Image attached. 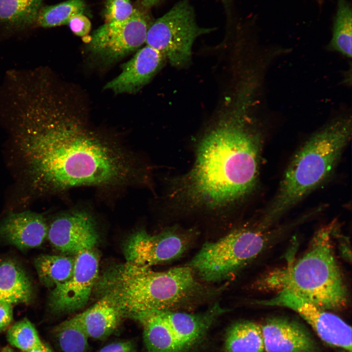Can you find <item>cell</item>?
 Returning <instances> with one entry per match:
<instances>
[{
  "instance_id": "cell-1",
  "label": "cell",
  "mask_w": 352,
  "mask_h": 352,
  "mask_svg": "<svg viewBox=\"0 0 352 352\" xmlns=\"http://www.w3.org/2000/svg\"><path fill=\"white\" fill-rule=\"evenodd\" d=\"M18 133L17 146L37 189L112 186L132 176L125 152L73 121H38Z\"/></svg>"
},
{
  "instance_id": "cell-2",
  "label": "cell",
  "mask_w": 352,
  "mask_h": 352,
  "mask_svg": "<svg viewBox=\"0 0 352 352\" xmlns=\"http://www.w3.org/2000/svg\"><path fill=\"white\" fill-rule=\"evenodd\" d=\"M243 119L221 120L198 145L191 170L174 186V196L192 207L214 210L249 195L258 176L261 140Z\"/></svg>"
},
{
  "instance_id": "cell-3",
  "label": "cell",
  "mask_w": 352,
  "mask_h": 352,
  "mask_svg": "<svg viewBox=\"0 0 352 352\" xmlns=\"http://www.w3.org/2000/svg\"><path fill=\"white\" fill-rule=\"evenodd\" d=\"M100 296L110 298L124 317L173 309L198 301L207 293L188 266L163 271L127 262L110 267L95 285Z\"/></svg>"
},
{
  "instance_id": "cell-4",
  "label": "cell",
  "mask_w": 352,
  "mask_h": 352,
  "mask_svg": "<svg viewBox=\"0 0 352 352\" xmlns=\"http://www.w3.org/2000/svg\"><path fill=\"white\" fill-rule=\"evenodd\" d=\"M334 228L332 224L317 231L301 257L263 275L256 282L257 288L289 291L326 310L344 308L348 292L334 255Z\"/></svg>"
},
{
  "instance_id": "cell-5",
  "label": "cell",
  "mask_w": 352,
  "mask_h": 352,
  "mask_svg": "<svg viewBox=\"0 0 352 352\" xmlns=\"http://www.w3.org/2000/svg\"><path fill=\"white\" fill-rule=\"evenodd\" d=\"M352 132L351 118L330 122L314 133L295 154L265 215L274 220L300 201L332 172Z\"/></svg>"
},
{
  "instance_id": "cell-6",
  "label": "cell",
  "mask_w": 352,
  "mask_h": 352,
  "mask_svg": "<svg viewBox=\"0 0 352 352\" xmlns=\"http://www.w3.org/2000/svg\"><path fill=\"white\" fill-rule=\"evenodd\" d=\"M268 239L266 233L259 228L234 230L205 243L188 265L205 282L229 280L262 252Z\"/></svg>"
},
{
  "instance_id": "cell-7",
  "label": "cell",
  "mask_w": 352,
  "mask_h": 352,
  "mask_svg": "<svg viewBox=\"0 0 352 352\" xmlns=\"http://www.w3.org/2000/svg\"><path fill=\"white\" fill-rule=\"evenodd\" d=\"M212 30L198 25L191 5L182 0L148 27L145 43L163 54L173 66L181 67L190 61L196 38Z\"/></svg>"
},
{
  "instance_id": "cell-8",
  "label": "cell",
  "mask_w": 352,
  "mask_h": 352,
  "mask_svg": "<svg viewBox=\"0 0 352 352\" xmlns=\"http://www.w3.org/2000/svg\"><path fill=\"white\" fill-rule=\"evenodd\" d=\"M148 25L137 9L126 20L105 22L93 33L88 49L106 64L116 62L145 43Z\"/></svg>"
},
{
  "instance_id": "cell-9",
  "label": "cell",
  "mask_w": 352,
  "mask_h": 352,
  "mask_svg": "<svg viewBox=\"0 0 352 352\" xmlns=\"http://www.w3.org/2000/svg\"><path fill=\"white\" fill-rule=\"evenodd\" d=\"M263 306L286 308L297 312L326 344L352 352V328L327 310L287 291H281L272 298L258 301Z\"/></svg>"
},
{
  "instance_id": "cell-10",
  "label": "cell",
  "mask_w": 352,
  "mask_h": 352,
  "mask_svg": "<svg viewBox=\"0 0 352 352\" xmlns=\"http://www.w3.org/2000/svg\"><path fill=\"white\" fill-rule=\"evenodd\" d=\"M99 256L94 248L74 255L72 274L65 282L54 287L48 299L51 311L68 313L83 308L88 303L98 278Z\"/></svg>"
},
{
  "instance_id": "cell-11",
  "label": "cell",
  "mask_w": 352,
  "mask_h": 352,
  "mask_svg": "<svg viewBox=\"0 0 352 352\" xmlns=\"http://www.w3.org/2000/svg\"><path fill=\"white\" fill-rule=\"evenodd\" d=\"M187 244V240L176 231L168 230L151 235L140 230L127 240L124 254L127 262L151 267L179 257Z\"/></svg>"
},
{
  "instance_id": "cell-12",
  "label": "cell",
  "mask_w": 352,
  "mask_h": 352,
  "mask_svg": "<svg viewBox=\"0 0 352 352\" xmlns=\"http://www.w3.org/2000/svg\"><path fill=\"white\" fill-rule=\"evenodd\" d=\"M99 238L94 220L82 211L60 216L48 227L47 239L56 249L66 255L74 256L94 248Z\"/></svg>"
},
{
  "instance_id": "cell-13",
  "label": "cell",
  "mask_w": 352,
  "mask_h": 352,
  "mask_svg": "<svg viewBox=\"0 0 352 352\" xmlns=\"http://www.w3.org/2000/svg\"><path fill=\"white\" fill-rule=\"evenodd\" d=\"M266 352H318V344L305 326L292 319L270 317L260 325Z\"/></svg>"
},
{
  "instance_id": "cell-14",
  "label": "cell",
  "mask_w": 352,
  "mask_h": 352,
  "mask_svg": "<svg viewBox=\"0 0 352 352\" xmlns=\"http://www.w3.org/2000/svg\"><path fill=\"white\" fill-rule=\"evenodd\" d=\"M166 59L160 52L146 45L122 65V72L104 89L116 94L136 92L152 79Z\"/></svg>"
},
{
  "instance_id": "cell-15",
  "label": "cell",
  "mask_w": 352,
  "mask_h": 352,
  "mask_svg": "<svg viewBox=\"0 0 352 352\" xmlns=\"http://www.w3.org/2000/svg\"><path fill=\"white\" fill-rule=\"evenodd\" d=\"M48 227L45 219L39 213H10L0 223V237L19 249L35 248L47 239Z\"/></svg>"
},
{
  "instance_id": "cell-16",
  "label": "cell",
  "mask_w": 352,
  "mask_h": 352,
  "mask_svg": "<svg viewBox=\"0 0 352 352\" xmlns=\"http://www.w3.org/2000/svg\"><path fill=\"white\" fill-rule=\"evenodd\" d=\"M158 311L171 328L182 352L199 340L225 310L219 303H215L203 312L196 314Z\"/></svg>"
},
{
  "instance_id": "cell-17",
  "label": "cell",
  "mask_w": 352,
  "mask_h": 352,
  "mask_svg": "<svg viewBox=\"0 0 352 352\" xmlns=\"http://www.w3.org/2000/svg\"><path fill=\"white\" fill-rule=\"evenodd\" d=\"M89 339L103 340L111 335L124 317L119 308L107 296L76 315Z\"/></svg>"
},
{
  "instance_id": "cell-18",
  "label": "cell",
  "mask_w": 352,
  "mask_h": 352,
  "mask_svg": "<svg viewBox=\"0 0 352 352\" xmlns=\"http://www.w3.org/2000/svg\"><path fill=\"white\" fill-rule=\"evenodd\" d=\"M33 295L32 282L22 267L12 259L0 258V300L28 304Z\"/></svg>"
},
{
  "instance_id": "cell-19",
  "label": "cell",
  "mask_w": 352,
  "mask_h": 352,
  "mask_svg": "<svg viewBox=\"0 0 352 352\" xmlns=\"http://www.w3.org/2000/svg\"><path fill=\"white\" fill-rule=\"evenodd\" d=\"M133 319L143 329L147 352H181L171 328L158 310L139 313Z\"/></svg>"
},
{
  "instance_id": "cell-20",
  "label": "cell",
  "mask_w": 352,
  "mask_h": 352,
  "mask_svg": "<svg viewBox=\"0 0 352 352\" xmlns=\"http://www.w3.org/2000/svg\"><path fill=\"white\" fill-rule=\"evenodd\" d=\"M225 352H264L260 325L251 321H241L228 330L224 340Z\"/></svg>"
},
{
  "instance_id": "cell-21",
  "label": "cell",
  "mask_w": 352,
  "mask_h": 352,
  "mask_svg": "<svg viewBox=\"0 0 352 352\" xmlns=\"http://www.w3.org/2000/svg\"><path fill=\"white\" fill-rule=\"evenodd\" d=\"M74 265V256L41 255L34 260L40 282L46 287L52 288L70 277Z\"/></svg>"
},
{
  "instance_id": "cell-22",
  "label": "cell",
  "mask_w": 352,
  "mask_h": 352,
  "mask_svg": "<svg viewBox=\"0 0 352 352\" xmlns=\"http://www.w3.org/2000/svg\"><path fill=\"white\" fill-rule=\"evenodd\" d=\"M43 0H0V24L20 28L37 19Z\"/></svg>"
},
{
  "instance_id": "cell-23",
  "label": "cell",
  "mask_w": 352,
  "mask_h": 352,
  "mask_svg": "<svg viewBox=\"0 0 352 352\" xmlns=\"http://www.w3.org/2000/svg\"><path fill=\"white\" fill-rule=\"evenodd\" d=\"M332 36L329 47L342 55L352 56V8L347 0H337Z\"/></svg>"
},
{
  "instance_id": "cell-24",
  "label": "cell",
  "mask_w": 352,
  "mask_h": 352,
  "mask_svg": "<svg viewBox=\"0 0 352 352\" xmlns=\"http://www.w3.org/2000/svg\"><path fill=\"white\" fill-rule=\"evenodd\" d=\"M53 333L64 352H86L89 348V339L77 315L57 325Z\"/></svg>"
},
{
  "instance_id": "cell-25",
  "label": "cell",
  "mask_w": 352,
  "mask_h": 352,
  "mask_svg": "<svg viewBox=\"0 0 352 352\" xmlns=\"http://www.w3.org/2000/svg\"><path fill=\"white\" fill-rule=\"evenodd\" d=\"M85 4L83 0H68L41 8L37 16L43 27H52L68 24L74 16L83 14Z\"/></svg>"
},
{
  "instance_id": "cell-26",
  "label": "cell",
  "mask_w": 352,
  "mask_h": 352,
  "mask_svg": "<svg viewBox=\"0 0 352 352\" xmlns=\"http://www.w3.org/2000/svg\"><path fill=\"white\" fill-rule=\"evenodd\" d=\"M6 336L11 346L23 352L40 350L45 345L34 325L27 318L13 324L8 329Z\"/></svg>"
},
{
  "instance_id": "cell-27",
  "label": "cell",
  "mask_w": 352,
  "mask_h": 352,
  "mask_svg": "<svg viewBox=\"0 0 352 352\" xmlns=\"http://www.w3.org/2000/svg\"><path fill=\"white\" fill-rule=\"evenodd\" d=\"M135 10L130 0H107L105 11V22L126 20Z\"/></svg>"
},
{
  "instance_id": "cell-28",
  "label": "cell",
  "mask_w": 352,
  "mask_h": 352,
  "mask_svg": "<svg viewBox=\"0 0 352 352\" xmlns=\"http://www.w3.org/2000/svg\"><path fill=\"white\" fill-rule=\"evenodd\" d=\"M68 24L71 31L78 36L87 35L91 29V22L83 14L73 16L69 20Z\"/></svg>"
},
{
  "instance_id": "cell-29",
  "label": "cell",
  "mask_w": 352,
  "mask_h": 352,
  "mask_svg": "<svg viewBox=\"0 0 352 352\" xmlns=\"http://www.w3.org/2000/svg\"><path fill=\"white\" fill-rule=\"evenodd\" d=\"M99 352H137L135 344L132 341H121L110 343Z\"/></svg>"
},
{
  "instance_id": "cell-30",
  "label": "cell",
  "mask_w": 352,
  "mask_h": 352,
  "mask_svg": "<svg viewBox=\"0 0 352 352\" xmlns=\"http://www.w3.org/2000/svg\"><path fill=\"white\" fill-rule=\"evenodd\" d=\"M12 304L0 300V331L5 330L13 319Z\"/></svg>"
},
{
  "instance_id": "cell-31",
  "label": "cell",
  "mask_w": 352,
  "mask_h": 352,
  "mask_svg": "<svg viewBox=\"0 0 352 352\" xmlns=\"http://www.w3.org/2000/svg\"><path fill=\"white\" fill-rule=\"evenodd\" d=\"M144 6L149 7L156 4L159 0H139Z\"/></svg>"
},
{
  "instance_id": "cell-32",
  "label": "cell",
  "mask_w": 352,
  "mask_h": 352,
  "mask_svg": "<svg viewBox=\"0 0 352 352\" xmlns=\"http://www.w3.org/2000/svg\"><path fill=\"white\" fill-rule=\"evenodd\" d=\"M28 352H54L47 345H45L40 350H33Z\"/></svg>"
},
{
  "instance_id": "cell-33",
  "label": "cell",
  "mask_w": 352,
  "mask_h": 352,
  "mask_svg": "<svg viewBox=\"0 0 352 352\" xmlns=\"http://www.w3.org/2000/svg\"><path fill=\"white\" fill-rule=\"evenodd\" d=\"M0 352H15L10 347L6 346L2 348Z\"/></svg>"
},
{
  "instance_id": "cell-34",
  "label": "cell",
  "mask_w": 352,
  "mask_h": 352,
  "mask_svg": "<svg viewBox=\"0 0 352 352\" xmlns=\"http://www.w3.org/2000/svg\"><path fill=\"white\" fill-rule=\"evenodd\" d=\"M319 3H322L325 0H316Z\"/></svg>"
}]
</instances>
